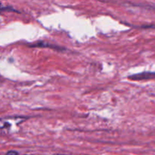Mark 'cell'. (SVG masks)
Wrapping results in <instances>:
<instances>
[{
    "label": "cell",
    "instance_id": "1",
    "mask_svg": "<svg viewBox=\"0 0 155 155\" xmlns=\"http://www.w3.org/2000/svg\"><path fill=\"white\" fill-rule=\"evenodd\" d=\"M155 77V73L153 72H143L141 74H134L129 77L130 80H147V79H152Z\"/></svg>",
    "mask_w": 155,
    "mask_h": 155
},
{
    "label": "cell",
    "instance_id": "2",
    "mask_svg": "<svg viewBox=\"0 0 155 155\" xmlns=\"http://www.w3.org/2000/svg\"><path fill=\"white\" fill-rule=\"evenodd\" d=\"M30 46L32 47H36V46H39V47H44V46H46V47H51L52 48H56V49H59L61 50V48H60L59 47H57L55 46V45H49V44H44L43 42H38V43H36L34 44V45H31Z\"/></svg>",
    "mask_w": 155,
    "mask_h": 155
},
{
    "label": "cell",
    "instance_id": "3",
    "mask_svg": "<svg viewBox=\"0 0 155 155\" xmlns=\"http://www.w3.org/2000/svg\"><path fill=\"white\" fill-rule=\"evenodd\" d=\"M19 154V153L17 152V151H8V152H7V154L6 155H18Z\"/></svg>",
    "mask_w": 155,
    "mask_h": 155
}]
</instances>
